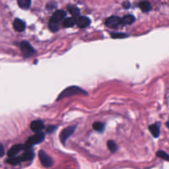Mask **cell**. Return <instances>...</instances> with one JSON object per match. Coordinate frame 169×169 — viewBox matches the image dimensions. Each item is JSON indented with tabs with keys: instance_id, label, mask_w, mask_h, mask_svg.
Wrapping results in <instances>:
<instances>
[{
	"instance_id": "1",
	"label": "cell",
	"mask_w": 169,
	"mask_h": 169,
	"mask_svg": "<svg viewBox=\"0 0 169 169\" xmlns=\"http://www.w3.org/2000/svg\"><path fill=\"white\" fill-rule=\"evenodd\" d=\"M78 94H87V93H86V91H84V89H82L81 88H79L78 86H71V87H69L66 89H64L59 94V97H57L56 101H59V100L65 98V97H71V96Z\"/></svg>"
},
{
	"instance_id": "2",
	"label": "cell",
	"mask_w": 169,
	"mask_h": 169,
	"mask_svg": "<svg viewBox=\"0 0 169 169\" xmlns=\"http://www.w3.org/2000/svg\"><path fill=\"white\" fill-rule=\"evenodd\" d=\"M45 140V134L39 132V133H36L34 135L31 136L25 144V145H23V149L25 150H28L31 149V147L36 144H40Z\"/></svg>"
},
{
	"instance_id": "3",
	"label": "cell",
	"mask_w": 169,
	"mask_h": 169,
	"mask_svg": "<svg viewBox=\"0 0 169 169\" xmlns=\"http://www.w3.org/2000/svg\"><path fill=\"white\" fill-rule=\"evenodd\" d=\"M20 47L23 55L26 58L32 56V55H33L36 53V50H34V48L32 47V45L29 42H27V41H22L20 44Z\"/></svg>"
},
{
	"instance_id": "4",
	"label": "cell",
	"mask_w": 169,
	"mask_h": 169,
	"mask_svg": "<svg viewBox=\"0 0 169 169\" xmlns=\"http://www.w3.org/2000/svg\"><path fill=\"white\" fill-rule=\"evenodd\" d=\"M39 158L41 161V164L45 167H50L54 163V160L51 157L48 155L44 150H40L39 152Z\"/></svg>"
},
{
	"instance_id": "5",
	"label": "cell",
	"mask_w": 169,
	"mask_h": 169,
	"mask_svg": "<svg viewBox=\"0 0 169 169\" xmlns=\"http://www.w3.org/2000/svg\"><path fill=\"white\" fill-rule=\"evenodd\" d=\"M76 126H69L67 128L64 129L63 131H61L59 138H60V141L63 144H66V141L70 137V135H72L74 132Z\"/></svg>"
},
{
	"instance_id": "6",
	"label": "cell",
	"mask_w": 169,
	"mask_h": 169,
	"mask_svg": "<svg viewBox=\"0 0 169 169\" xmlns=\"http://www.w3.org/2000/svg\"><path fill=\"white\" fill-rule=\"evenodd\" d=\"M121 23V19L115 16L110 17L106 21V25L110 28H117Z\"/></svg>"
},
{
	"instance_id": "7",
	"label": "cell",
	"mask_w": 169,
	"mask_h": 169,
	"mask_svg": "<svg viewBox=\"0 0 169 169\" xmlns=\"http://www.w3.org/2000/svg\"><path fill=\"white\" fill-rule=\"evenodd\" d=\"M66 13L63 10H58L52 15L51 18H50V22L54 23H59L60 21H62L64 18H65Z\"/></svg>"
},
{
	"instance_id": "8",
	"label": "cell",
	"mask_w": 169,
	"mask_h": 169,
	"mask_svg": "<svg viewBox=\"0 0 169 169\" xmlns=\"http://www.w3.org/2000/svg\"><path fill=\"white\" fill-rule=\"evenodd\" d=\"M23 149V144H16L13 147H12L11 149H9L8 152V155L9 158H14L15 156L18 154L19 152H21Z\"/></svg>"
},
{
	"instance_id": "9",
	"label": "cell",
	"mask_w": 169,
	"mask_h": 169,
	"mask_svg": "<svg viewBox=\"0 0 169 169\" xmlns=\"http://www.w3.org/2000/svg\"><path fill=\"white\" fill-rule=\"evenodd\" d=\"M75 22H76L75 24H77L78 27H81V28H85L90 24V19L87 17H80Z\"/></svg>"
},
{
	"instance_id": "10",
	"label": "cell",
	"mask_w": 169,
	"mask_h": 169,
	"mask_svg": "<svg viewBox=\"0 0 169 169\" xmlns=\"http://www.w3.org/2000/svg\"><path fill=\"white\" fill-rule=\"evenodd\" d=\"M43 128H44V123L41 120H34L31 123V129L36 133L41 132Z\"/></svg>"
},
{
	"instance_id": "11",
	"label": "cell",
	"mask_w": 169,
	"mask_h": 169,
	"mask_svg": "<svg viewBox=\"0 0 169 169\" xmlns=\"http://www.w3.org/2000/svg\"><path fill=\"white\" fill-rule=\"evenodd\" d=\"M13 27L17 32H23L26 28V24L21 19L16 18L13 22Z\"/></svg>"
},
{
	"instance_id": "12",
	"label": "cell",
	"mask_w": 169,
	"mask_h": 169,
	"mask_svg": "<svg viewBox=\"0 0 169 169\" xmlns=\"http://www.w3.org/2000/svg\"><path fill=\"white\" fill-rule=\"evenodd\" d=\"M149 131H151L153 137L158 138L160 135V125L159 124H153L149 127Z\"/></svg>"
},
{
	"instance_id": "13",
	"label": "cell",
	"mask_w": 169,
	"mask_h": 169,
	"mask_svg": "<svg viewBox=\"0 0 169 169\" xmlns=\"http://www.w3.org/2000/svg\"><path fill=\"white\" fill-rule=\"evenodd\" d=\"M34 158V153L31 151H27L26 153H24V154L20 157V159L22 162H27V161H31Z\"/></svg>"
},
{
	"instance_id": "14",
	"label": "cell",
	"mask_w": 169,
	"mask_h": 169,
	"mask_svg": "<svg viewBox=\"0 0 169 169\" xmlns=\"http://www.w3.org/2000/svg\"><path fill=\"white\" fill-rule=\"evenodd\" d=\"M18 3L21 8L25 9V10L29 9V8L31 7V4H32L30 0H18Z\"/></svg>"
},
{
	"instance_id": "15",
	"label": "cell",
	"mask_w": 169,
	"mask_h": 169,
	"mask_svg": "<svg viewBox=\"0 0 169 169\" xmlns=\"http://www.w3.org/2000/svg\"><path fill=\"white\" fill-rule=\"evenodd\" d=\"M135 21V18L133 15H126L121 19V23L125 24V25H130L132 24Z\"/></svg>"
},
{
	"instance_id": "16",
	"label": "cell",
	"mask_w": 169,
	"mask_h": 169,
	"mask_svg": "<svg viewBox=\"0 0 169 169\" xmlns=\"http://www.w3.org/2000/svg\"><path fill=\"white\" fill-rule=\"evenodd\" d=\"M140 8L143 12L147 13V12L151 10V4L149 2H147V1H144V2L140 3Z\"/></svg>"
},
{
	"instance_id": "17",
	"label": "cell",
	"mask_w": 169,
	"mask_h": 169,
	"mask_svg": "<svg viewBox=\"0 0 169 169\" xmlns=\"http://www.w3.org/2000/svg\"><path fill=\"white\" fill-rule=\"evenodd\" d=\"M93 128L96 131H98L100 133L103 132L104 129H105V125L102 122H95L93 125Z\"/></svg>"
},
{
	"instance_id": "18",
	"label": "cell",
	"mask_w": 169,
	"mask_h": 169,
	"mask_svg": "<svg viewBox=\"0 0 169 169\" xmlns=\"http://www.w3.org/2000/svg\"><path fill=\"white\" fill-rule=\"evenodd\" d=\"M75 20L73 18H66L65 20H64L63 26L64 27H72L75 25Z\"/></svg>"
},
{
	"instance_id": "19",
	"label": "cell",
	"mask_w": 169,
	"mask_h": 169,
	"mask_svg": "<svg viewBox=\"0 0 169 169\" xmlns=\"http://www.w3.org/2000/svg\"><path fill=\"white\" fill-rule=\"evenodd\" d=\"M68 10L69 12L70 13L72 14L74 17L79 16V13H80V11H79V9L78 8L75 6H73V5H69V6H68Z\"/></svg>"
},
{
	"instance_id": "20",
	"label": "cell",
	"mask_w": 169,
	"mask_h": 169,
	"mask_svg": "<svg viewBox=\"0 0 169 169\" xmlns=\"http://www.w3.org/2000/svg\"><path fill=\"white\" fill-rule=\"evenodd\" d=\"M107 147H108V149L111 153H115L116 151V149H117V145L113 140H109L107 142Z\"/></svg>"
},
{
	"instance_id": "21",
	"label": "cell",
	"mask_w": 169,
	"mask_h": 169,
	"mask_svg": "<svg viewBox=\"0 0 169 169\" xmlns=\"http://www.w3.org/2000/svg\"><path fill=\"white\" fill-rule=\"evenodd\" d=\"M21 162H22V161H21L20 159V157H18V158L14 157V158H11L8 159V162L12 165H17L18 164V163H20Z\"/></svg>"
},
{
	"instance_id": "22",
	"label": "cell",
	"mask_w": 169,
	"mask_h": 169,
	"mask_svg": "<svg viewBox=\"0 0 169 169\" xmlns=\"http://www.w3.org/2000/svg\"><path fill=\"white\" fill-rule=\"evenodd\" d=\"M157 156H158V157H159V158H162V159H164V160L168 161L169 156H168V154L166 153V152L162 151V150H159V151L157 153Z\"/></svg>"
},
{
	"instance_id": "23",
	"label": "cell",
	"mask_w": 169,
	"mask_h": 169,
	"mask_svg": "<svg viewBox=\"0 0 169 169\" xmlns=\"http://www.w3.org/2000/svg\"><path fill=\"white\" fill-rule=\"evenodd\" d=\"M49 27H50V29L51 30L52 32H56L59 30V25H58V23H54L50 22L49 23Z\"/></svg>"
},
{
	"instance_id": "24",
	"label": "cell",
	"mask_w": 169,
	"mask_h": 169,
	"mask_svg": "<svg viewBox=\"0 0 169 169\" xmlns=\"http://www.w3.org/2000/svg\"><path fill=\"white\" fill-rule=\"evenodd\" d=\"M127 35L124 33H112L111 34V37L112 38H124V37H127Z\"/></svg>"
},
{
	"instance_id": "25",
	"label": "cell",
	"mask_w": 169,
	"mask_h": 169,
	"mask_svg": "<svg viewBox=\"0 0 169 169\" xmlns=\"http://www.w3.org/2000/svg\"><path fill=\"white\" fill-rule=\"evenodd\" d=\"M57 129V126H55V125H50L49 128L47 129V132L48 133H54V131H55Z\"/></svg>"
},
{
	"instance_id": "26",
	"label": "cell",
	"mask_w": 169,
	"mask_h": 169,
	"mask_svg": "<svg viewBox=\"0 0 169 169\" xmlns=\"http://www.w3.org/2000/svg\"><path fill=\"white\" fill-rule=\"evenodd\" d=\"M4 153H5L4 147H3V145L2 144H0V157H2V156L4 155Z\"/></svg>"
},
{
	"instance_id": "27",
	"label": "cell",
	"mask_w": 169,
	"mask_h": 169,
	"mask_svg": "<svg viewBox=\"0 0 169 169\" xmlns=\"http://www.w3.org/2000/svg\"><path fill=\"white\" fill-rule=\"evenodd\" d=\"M122 6H123L125 8H129L131 7V4H130V3L129 2H124L122 3Z\"/></svg>"
}]
</instances>
